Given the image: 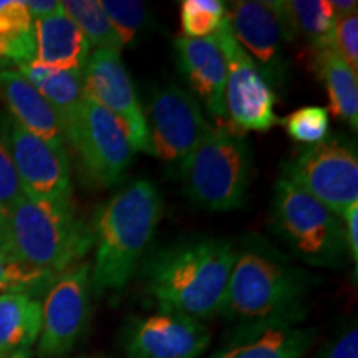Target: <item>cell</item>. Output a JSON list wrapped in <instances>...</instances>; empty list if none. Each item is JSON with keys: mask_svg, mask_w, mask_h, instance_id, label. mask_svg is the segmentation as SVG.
Here are the masks:
<instances>
[{"mask_svg": "<svg viewBox=\"0 0 358 358\" xmlns=\"http://www.w3.org/2000/svg\"><path fill=\"white\" fill-rule=\"evenodd\" d=\"M236 245L204 237L159 249L148 257L143 277L158 308L206 320L221 315Z\"/></svg>", "mask_w": 358, "mask_h": 358, "instance_id": "obj_1", "label": "cell"}, {"mask_svg": "<svg viewBox=\"0 0 358 358\" xmlns=\"http://www.w3.org/2000/svg\"><path fill=\"white\" fill-rule=\"evenodd\" d=\"M313 277L261 237L236 245L221 315L232 324L306 319Z\"/></svg>", "mask_w": 358, "mask_h": 358, "instance_id": "obj_2", "label": "cell"}, {"mask_svg": "<svg viewBox=\"0 0 358 358\" xmlns=\"http://www.w3.org/2000/svg\"><path fill=\"white\" fill-rule=\"evenodd\" d=\"M163 216V199L153 182L136 179L101 203L93 214L95 262L92 287L100 292L128 284L153 241Z\"/></svg>", "mask_w": 358, "mask_h": 358, "instance_id": "obj_3", "label": "cell"}, {"mask_svg": "<svg viewBox=\"0 0 358 358\" xmlns=\"http://www.w3.org/2000/svg\"><path fill=\"white\" fill-rule=\"evenodd\" d=\"M6 214L13 254L29 266L60 275L93 248L90 224L78 216L71 199L24 194Z\"/></svg>", "mask_w": 358, "mask_h": 358, "instance_id": "obj_4", "label": "cell"}, {"mask_svg": "<svg viewBox=\"0 0 358 358\" xmlns=\"http://www.w3.org/2000/svg\"><path fill=\"white\" fill-rule=\"evenodd\" d=\"M252 150L245 133L208 124L181 171L186 194L208 211H234L248 201Z\"/></svg>", "mask_w": 358, "mask_h": 358, "instance_id": "obj_5", "label": "cell"}, {"mask_svg": "<svg viewBox=\"0 0 358 358\" xmlns=\"http://www.w3.org/2000/svg\"><path fill=\"white\" fill-rule=\"evenodd\" d=\"M271 222L299 261L322 268L345 266L348 245L342 217L284 178L275 182Z\"/></svg>", "mask_w": 358, "mask_h": 358, "instance_id": "obj_6", "label": "cell"}, {"mask_svg": "<svg viewBox=\"0 0 358 358\" xmlns=\"http://www.w3.org/2000/svg\"><path fill=\"white\" fill-rule=\"evenodd\" d=\"M282 174L340 217L358 204V155L347 136L301 148L282 164Z\"/></svg>", "mask_w": 358, "mask_h": 358, "instance_id": "obj_7", "label": "cell"}, {"mask_svg": "<svg viewBox=\"0 0 358 358\" xmlns=\"http://www.w3.org/2000/svg\"><path fill=\"white\" fill-rule=\"evenodd\" d=\"M65 134L66 143L77 153L80 171L88 185H118L131 166L134 151L127 133L118 120L96 103L85 100Z\"/></svg>", "mask_w": 358, "mask_h": 358, "instance_id": "obj_8", "label": "cell"}, {"mask_svg": "<svg viewBox=\"0 0 358 358\" xmlns=\"http://www.w3.org/2000/svg\"><path fill=\"white\" fill-rule=\"evenodd\" d=\"M231 32L241 47H245L262 77L279 88L287 75L285 45L295 38L282 0H241L226 7Z\"/></svg>", "mask_w": 358, "mask_h": 358, "instance_id": "obj_9", "label": "cell"}, {"mask_svg": "<svg viewBox=\"0 0 358 358\" xmlns=\"http://www.w3.org/2000/svg\"><path fill=\"white\" fill-rule=\"evenodd\" d=\"M216 37L227 69L224 92L227 123L241 133L268 131L279 122L274 90L262 77L248 52L237 43L227 19L219 27Z\"/></svg>", "mask_w": 358, "mask_h": 358, "instance_id": "obj_10", "label": "cell"}, {"mask_svg": "<svg viewBox=\"0 0 358 358\" xmlns=\"http://www.w3.org/2000/svg\"><path fill=\"white\" fill-rule=\"evenodd\" d=\"M85 98L113 115L127 133L134 153L153 156L150 128L131 77L118 52L95 50L90 53L82 71Z\"/></svg>", "mask_w": 358, "mask_h": 358, "instance_id": "obj_11", "label": "cell"}, {"mask_svg": "<svg viewBox=\"0 0 358 358\" xmlns=\"http://www.w3.org/2000/svg\"><path fill=\"white\" fill-rule=\"evenodd\" d=\"M146 122L153 156L181 176L187 158L209 124L199 101L178 85H164L151 95Z\"/></svg>", "mask_w": 358, "mask_h": 358, "instance_id": "obj_12", "label": "cell"}, {"mask_svg": "<svg viewBox=\"0 0 358 358\" xmlns=\"http://www.w3.org/2000/svg\"><path fill=\"white\" fill-rule=\"evenodd\" d=\"M92 264L78 262L62 272L48 289L42 306L43 322L38 338L42 357H58L77 345L92 310Z\"/></svg>", "mask_w": 358, "mask_h": 358, "instance_id": "obj_13", "label": "cell"}, {"mask_svg": "<svg viewBox=\"0 0 358 358\" xmlns=\"http://www.w3.org/2000/svg\"><path fill=\"white\" fill-rule=\"evenodd\" d=\"M0 131L27 196L50 201L71 199L66 150L48 145L8 115H0Z\"/></svg>", "mask_w": 358, "mask_h": 358, "instance_id": "obj_14", "label": "cell"}, {"mask_svg": "<svg viewBox=\"0 0 358 358\" xmlns=\"http://www.w3.org/2000/svg\"><path fill=\"white\" fill-rule=\"evenodd\" d=\"M129 358H199L211 343L203 322L166 308L134 317L124 329Z\"/></svg>", "mask_w": 358, "mask_h": 358, "instance_id": "obj_15", "label": "cell"}, {"mask_svg": "<svg viewBox=\"0 0 358 358\" xmlns=\"http://www.w3.org/2000/svg\"><path fill=\"white\" fill-rule=\"evenodd\" d=\"M315 337L297 319L239 324L209 358H306Z\"/></svg>", "mask_w": 358, "mask_h": 358, "instance_id": "obj_16", "label": "cell"}, {"mask_svg": "<svg viewBox=\"0 0 358 358\" xmlns=\"http://www.w3.org/2000/svg\"><path fill=\"white\" fill-rule=\"evenodd\" d=\"M174 52L182 77L216 120V124H229L224 101L227 69L216 34L206 38L178 37Z\"/></svg>", "mask_w": 358, "mask_h": 358, "instance_id": "obj_17", "label": "cell"}, {"mask_svg": "<svg viewBox=\"0 0 358 358\" xmlns=\"http://www.w3.org/2000/svg\"><path fill=\"white\" fill-rule=\"evenodd\" d=\"M0 100L8 116L48 145L65 150L66 134L60 116L17 70H0Z\"/></svg>", "mask_w": 358, "mask_h": 358, "instance_id": "obj_18", "label": "cell"}, {"mask_svg": "<svg viewBox=\"0 0 358 358\" xmlns=\"http://www.w3.org/2000/svg\"><path fill=\"white\" fill-rule=\"evenodd\" d=\"M35 64L55 70L83 71L90 47L78 25L62 10L34 22Z\"/></svg>", "mask_w": 358, "mask_h": 358, "instance_id": "obj_19", "label": "cell"}, {"mask_svg": "<svg viewBox=\"0 0 358 358\" xmlns=\"http://www.w3.org/2000/svg\"><path fill=\"white\" fill-rule=\"evenodd\" d=\"M42 302L22 292L0 294V357L25 358L42 332Z\"/></svg>", "mask_w": 358, "mask_h": 358, "instance_id": "obj_20", "label": "cell"}, {"mask_svg": "<svg viewBox=\"0 0 358 358\" xmlns=\"http://www.w3.org/2000/svg\"><path fill=\"white\" fill-rule=\"evenodd\" d=\"M17 71H20L40 95L50 103L66 131L87 100L83 93L82 71L47 69L35 62L19 65Z\"/></svg>", "mask_w": 358, "mask_h": 358, "instance_id": "obj_21", "label": "cell"}, {"mask_svg": "<svg viewBox=\"0 0 358 358\" xmlns=\"http://www.w3.org/2000/svg\"><path fill=\"white\" fill-rule=\"evenodd\" d=\"M312 57V69L324 82L330 98V110L353 129L358 127V83L357 75L348 69L337 50L325 47Z\"/></svg>", "mask_w": 358, "mask_h": 358, "instance_id": "obj_22", "label": "cell"}, {"mask_svg": "<svg viewBox=\"0 0 358 358\" xmlns=\"http://www.w3.org/2000/svg\"><path fill=\"white\" fill-rule=\"evenodd\" d=\"M0 60L17 66L35 60L34 19L20 0H0Z\"/></svg>", "mask_w": 358, "mask_h": 358, "instance_id": "obj_23", "label": "cell"}, {"mask_svg": "<svg viewBox=\"0 0 358 358\" xmlns=\"http://www.w3.org/2000/svg\"><path fill=\"white\" fill-rule=\"evenodd\" d=\"M294 34L307 42L310 55L334 45L335 13L329 0H282Z\"/></svg>", "mask_w": 358, "mask_h": 358, "instance_id": "obj_24", "label": "cell"}, {"mask_svg": "<svg viewBox=\"0 0 358 358\" xmlns=\"http://www.w3.org/2000/svg\"><path fill=\"white\" fill-rule=\"evenodd\" d=\"M62 8L87 37L90 47L95 50H110L122 53L123 43L105 15L96 0H66Z\"/></svg>", "mask_w": 358, "mask_h": 358, "instance_id": "obj_25", "label": "cell"}, {"mask_svg": "<svg viewBox=\"0 0 358 358\" xmlns=\"http://www.w3.org/2000/svg\"><path fill=\"white\" fill-rule=\"evenodd\" d=\"M58 275L22 261L13 254L0 252V294L22 292L32 297L50 289Z\"/></svg>", "mask_w": 358, "mask_h": 358, "instance_id": "obj_26", "label": "cell"}, {"mask_svg": "<svg viewBox=\"0 0 358 358\" xmlns=\"http://www.w3.org/2000/svg\"><path fill=\"white\" fill-rule=\"evenodd\" d=\"M226 20V3L219 0H185L181 3V29L187 38L211 37Z\"/></svg>", "mask_w": 358, "mask_h": 358, "instance_id": "obj_27", "label": "cell"}, {"mask_svg": "<svg viewBox=\"0 0 358 358\" xmlns=\"http://www.w3.org/2000/svg\"><path fill=\"white\" fill-rule=\"evenodd\" d=\"M282 127L294 141L317 145L329 138L330 115L324 106H303L280 120Z\"/></svg>", "mask_w": 358, "mask_h": 358, "instance_id": "obj_28", "label": "cell"}, {"mask_svg": "<svg viewBox=\"0 0 358 358\" xmlns=\"http://www.w3.org/2000/svg\"><path fill=\"white\" fill-rule=\"evenodd\" d=\"M100 6L105 15L108 17L116 35L122 40L123 47L131 45L148 22V10L145 3L129 2V0H127V2L124 0H122V2L101 0Z\"/></svg>", "mask_w": 358, "mask_h": 358, "instance_id": "obj_29", "label": "cell"}, {"mask_svg": "<svg viewBox=\"0 0 358 358\" xmlns=\"http://www.w3.org/2000/svg\"><path fill=\"white\" fill-rule=\"evenodd\" d=\"M334 48L353 73L358 75V17L357 13L335 17Z\"/></svg>", "mask_w": 358, "mask_h": 358, "instance_id": "obj_30", "label": "cell"}, {"mask_svg": "<svg viewBox=\"0 0 358 358\" xmlns=\"http://www.w3.org/2000/svg\"><path fill=\"white\" fill-rule=\"evenodd\" d=\"M24 194L19 174L15 171L8 148L0 131V208L7 213L12 204H15Z\"/></svg>", "mask_w": 358, "mask_h": 358, "instance_id": "obj_31", "label": "cell"}, {"mask_svg": "<svg viewBox=\"0 0 358 358\" xmlns=\"http://www.w3.org/2000/svg\"><path fill=\"white\" fill-rule=\"evenodd\" d=\"M317 358H358L357 322L347 325L337 335L327 340L317 353Z\"/></svg>", "mask_w": 358, "mask_h": 358, "instance_id": "obj_32", "label": "cell"}, {"mask_svg": "<svg viewBox=\"0 0 358 358\" xmlns=\"http://www.w3.org/2000/svg\"><path fill=\"white\" fill-rule=\"evenodd\" d=\"M343 226H345V237L348 245V257L353 261L357 268L358 264V204H353L342 214Z\"/></svg>", "mask_w": 358, "mask_h": 358, "instance_id": "obj_33", "label": "cell"}, {"mask_svg": "<svg viewBox=\"0 0 358 358\" xmlns=\"http://www.w3.org/2000/svg\"><path fill=\"white\" fill-rule=\"evenodd\" d=\"M25 6L29 8L34 22L64 10L62 2H57V0H29V2H25Z\"/></svg>", "mask_w": 358, "mask_h": 358, "instance_id": "obj_34", "label": "cell"}, {"mask_svg": "<svg viewBox=\"0 0 358 358\" xmlns=\"http://www.w3.org/2000/svg\"><path fill=\"white\" fill-rule=\"evenodd\" d=\"M0 252L13 254L10 245V237H8V227H7V214L0 208ZM15 256V254H13Z\"/></svg>", "mask_w": 358, "mask_h": 358, "instance_id": "obj_35", "label": "cell"}, {"mask_svg": "<svg viewBox=\"0 0 358 358\" xmlns=\"http://www.w3.org/2000/svg\"><path fill=\"white\" fill-rule=\"evenodd\" d=\"M330 7L335 13V17L350 15V13H357L358 3L355 0H329Z\"/></svg>", "mask_w": 358, "mask_h": 358, "instance_id": "obj_36", "label": "cell"}, {"mask_svg": "<svg viewBox=\"0 0 358 358\" xmlns=\"http://www.w3.org/2000/svg\"><path fill=\"white\" fill-rule=\"evenodd\" d=\"M0 358H6V357H0Z\"/></svg>", "mask_w": 358, "mask_h": 358, "instance_id": "obj_37", "label": "cell"}]
</instances>
